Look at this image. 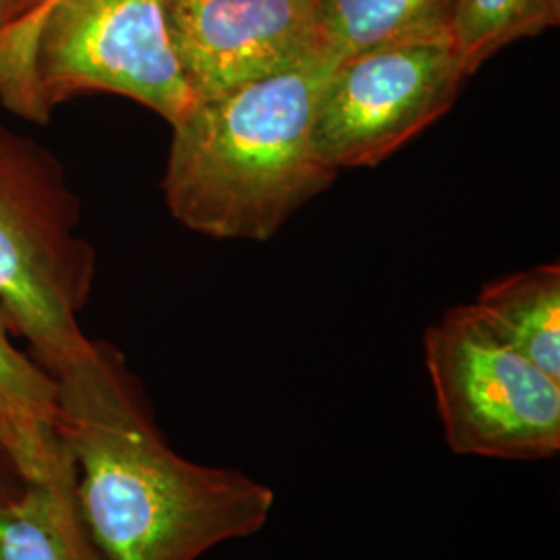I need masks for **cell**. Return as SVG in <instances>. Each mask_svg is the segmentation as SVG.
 Here are the masks:
<instances>
[{
  "mask_svg": "<svg viewBox=\"0 0 560 560\" xmlns=\"http://www.w3.org/2000/svg\"><path fill=\"white\" fill-rule=\"evenodd\" d=\"M55 381L57 434L101 560H198L270 520L272 488L237 469L185 459L166 442L113 347L92 340Z\"/></svg>",
  "mask_w": 560,
  "mask_h": 560,
  "instance_id": "obj_1",
  "label": "cell"
},
{
  "mask_svg": "<svg viewBox=\"0 0 560 560\" xmlns=\"http://www.w3.org/2000/svg\"><path fill=\"white\" fill-rule=\"evenodd\" d=\"M337 59L206 96L173 122L162 179L177 221L214 240L268 241L337 171L314 127Z\"/></svg>",
  "mask_w": 560,
  "mask_h": 560,
  "instance_id": "obj_2",
  "label": "cell"
},
{
  "mask_svg": "<svg viewBox=\"0 0 560 560\" xmlns=\"http://www.w3.org/2000/svg\"><path fill=\"white\" fill-rule=\"evenodd\" d=\"M168 0H23L0 27V102L46 125L83 94H117L168 125L194 106L168 30Z\"/></svg>",
  "mask_w": 560,
  "mask_h": 560,
  "instance_id": "obj_3",
  "label": "cell"
},
{
  "mask_svg": "<svg viewBox=\"0 0 560 560\" xmlns=\"http://www.w3.org/2000/svg\"><path fill=\"white\" fill-rule=\"evenodd\" d=\"M78 226L80 201L57 156L0 125V310L52 378L92 347L80 312L96 256Z\"/></svg>",
  "mask_w": 560,
  "mask_h": 560,
  "instance_id": "obj_4",
  "label": "cell"
},
{
  "mask_svg": "<svg viewBox=\"0 0 560 560\" xmlns=\"http://www.w3.org/2000/svg\"><path fill=\"white\" fill-rule=\"evenodd\" d=\"M444 441L455 455L544 460L560 451V382L502 342L469 305L423 335Z\"/></svg>",
  "mask_w": 560,
  "mask_h": 560,
  "instance_id": "obj_5",
  "label": "cell"
},
{
  "mask_svg": "<svg viewBox=\"0 0 560 560\" xmlns=\"http://www.w3.org/2000/svg\"><path fill=\"white\" fill-rule=\"evenodd\" d=\"M467 80L448 36L393 42L337 60L314 140L340 168L376 166L453 106Z\"/></svg>",
  "mask_w": 560,
  "mask_h": 560,
  "instance_id": "obj_6",
  "label": "cell"
},
{
  "mask_svg": "<svg viewBox=\"0 0 560 560\" xmlns=\"http://www.w3.org/2000/svg\"><path fill=\"white\" fill-rule=\"evenodd\" d=\"M168 30L196 101L335 59L316 0H168Z\"/></svg>",
  "mask_w": 560,
  "mask_h": 560,
  "instance_id": "obj_7",
  "label": "cell"
},
{
  "mask_svg": "<svg viewBox=\"0 0 560 560\" xmlns=\"http://www.w3.org/2000/svg\"><path fill=\"white\" fill-rule=\"evenodd\" d=\"M0 560H101L83 529L60 439L20 497L0 504Z\"/></svg>",
  "mask_w": 560,
  "mask_h": 560,
  "instance_id": "obj_8",
  "label": "cell"
},
{
  "mask_svg": "<svg viewBox=\"0 0 560 560\" xmlns=\"http://www.w3.org/2000/svg\"><path fill=\"white\" fill-rule=\"evenodd\" d=\"M469 307L502 342L560 382V266L557 261L488 282Z\"/></svg>",
  "mask_w": 560,
  "mask_h": 560,
  "instance_id": "obj_9",
  "label": "cell"
},
{
  "mask_svg": "<svg viewBox=\"0 0 560 560\" xmlns=\"http://www.w3.org/2000/svg\"><path fill=\"white\" fill-rule=\"evenodd\" d=\"M335 59L393 42L446 36L451 0H316Z\"/></svg>",
  "mask_w": 560,
  "mask_h": 560,
  "instance_id": "obj_10",
  "label": "cell"
},
{
  "mask_svg": "<svg viewBox=\"0 0 560 560\" xmlns=\"http://www.w3.org/2000/svg\"><path fill=\"white\" fill-rule=\"evenodd\" d=\"M13 328L0 310V421L20 444L30 471L59 446L57 381L13 342Z\"/></svg>",
  "mask_w": 560,
  "mask_h": 560,
  "instance_id": "obj_11",
  "label": "cell"
},
{
  "mask_svg": "<svg viewBox=\"0 0 560 560\" xmlns=\"http://www.w3.org/2000/svg\"><path fill=\"white\" fill-rule=\"evenodd\" d=\"M559 23L560 0H451L446 36L469 78L509 44Z\"/></svg>",
  "mask_w": 560,
  "mask_h": 560,
  "instance_id": "obj_12",
  "label": "cell"
},
{
  "mask_svg": "<svg viewBox=\"0 0 560 560\" xmlns=\"http://www.w3.org/2000/svg\"><path fill=\"white\" fill-rule=\"evenodd\" d=\"M30 478L20 444L0 421V504L18 499Z\"/></svg>",
  "mask_w": 560,
  "mask_h": 560,
  "instance_id": "obj_13",
  "label": "cell"
},
{
  "mask_svg": "<svg viewBox=\"0 0 560 560\" xmlns=\"http://www.w3.org/2000/svg\"><path fill=\"white\" fill-rule=\"evenodd\" d=\"M21 2L23 0H0V27L18 13Z\"/></svg>",
  "mask_w": 560,
  "mask_h": 560,
  "instance_id": "obj_14",
  "label": "cell"
}]
</instances>
